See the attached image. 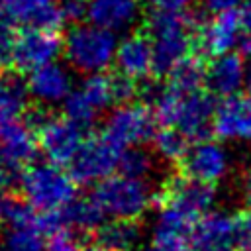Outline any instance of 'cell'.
Wrapping results in <instances>:
<instances>
[{"label": "cell", "instance_id": "8", "mask_svg": "<svg viewBox=\"0 0 251 251\" xmlns=\"http://www.w3.org/2000/svg\"><path fill=\"white\" fill-rule=\"evenodd\" d=\"M116 102L118 98L114 88V76L106 73H96V75H84L80 84L75 86L73 92L63 102V108H65V116H69L80 127L88 129L98 120V116Z\"/></svg>", "mask_w": 251, "mask_h": 251}, {"label": "cell", "instance_id": "11", "mask_svg": "<svg viewBox=\"0 0 251 251\" xmlns=\"http://www.w3.org/2000/svg\"><path fill=\"white\" fill-rule=\"evenodd\" d=\"M63 53V39L57 29L49 27H24L16 39L14 67L18 71L29 73L37 67L57 61Z\"/></svg>", "mask_w": 251, "mask_h": 251}, {"label": "cell", "instance_id": "1", "mask_svg": "<svg viewBox=\"0 0 251 251\" xmlns=\"http://www.w3.org/2000/svg\"><path fill=\"white\" fill-rule=\"evenodd\" d=\"M216 104L208 90L180 92L165 84L153 96V112L161 126H173L180 129L190 141L208 137L212 131Z\"/></svg>", "mask_w": 251, "mask_h": 251}, {"label": "cell", "instance_id": "37", "mask_svg": "<svg viewBox=\"0 0 251 251\" xmlns=\"http://www.w3.org/2000/svg\"><path fill=\"white\" fill-rule=\"evenodd\" d=\"M237 10H239V16H241L243 27L245 29H251V0H243Z\"/></svg>", "mask_w": 251, "mask_h": 251}, {"label": "cell", "instance_id": "6", "mask_svg": "<svg viewBox=\"0 0 251 251\" xmlns=\"http://www.w3.org/2000/svg\"><path fill=\"white\" fill-rule=\"evenodd\" d=\"M4 233L0 251H47V212L35 210L25 200H10L2 214Z\"/></svg>", "mask_w": 251, "mask_h": 251}, {"label": "cell", "instance_id": "16", "mask_svg": "<svg viewBox=\"0 0 251 251\" xmlns=\"http://www.w3.org/2000/svg\"><path fill=\"white\" fill-rule=\"evenodd\" d=\"M25 84H27L29 96L41 106L63 104L75 88L71 71L57 61L29 71Z\"/></svg>", "mask_w": 251, "mask_h": 251}, {"label": "cell", "instance_id": "4", "mask_svg": "<svg viewBox=\"0 0 251 251\" xmlns=\"http://www.w3.org/2000/svg\"><path fill=\"white\" fill-rule=\"evenodd\" d=\"M118 37L114 31L92 24H75L65 39H63V55L67 63L82 73V75H96L106 73L116 63V49Z\"/></svg>", "mask_w": 251, "mask_h": 251}, {"label": "cell", "instance_id": "35", "mask_svg": "<svg viewBox=\"0 0 251 251\" xmlns=\"http://www.w3.org/2000/svg\"><path fill=\"white\" fill-rule=\"evenodd\" d=\"M243 0H202V6L210 12V14H218V12H227V10H237L241 6Z\"/></svg>", "mask_w": 251, "mask_h": 251}, {"label": "cell", "instance_id": "31", "mask_svg": "<svg viewBox=\"0 0 251 251\" xmlns=\"http://www.w3.org/2000/svg\"><path fill=\"white\" fill-rule=\"evenodd\" d=\"M47 251H96V247L84 245L82 241H78V237L73 233V229L65 227L49 237Z\"/></svg>", "mask_w": 251, "mask_h": 251}, {"label": "cell", "instance_id": "24", "mask_svg": "<svg viewBox=\"0 0 251 251\" xmlns=\"http://www.w3.org/2000/svg\"><path fill=\"white\" fill-rule=\"evenodd\" d=\"M141 229L135 220L112 218V222H104L94 231V247L96 251H133L139 243Z\"/></svg>", "mask_w": 251, "mask_h": 251}, {"label": "cell", "instance_id": "40", "mask_svg": "<svg viewBox=\"0 0 251 251\" xmlns=\"http://www.w3.org/2000/svg\"><path fill=\"white\" fill-rule=\"evenodd\" d=\"M8 198H6V188L0 186V220H2V214H4V206H6Z\"/></svg>", "mask_w": 251, "mask_h": 251}, {"label": "cell", "instance_id": "25", "mask_svg": "<svg viewBox=\"0 0 251 251\" xmlns=\"http://www.w3.org/2000/svg\"><path fill=\"white\" fill-rule=\"evenodd\" d=\"M27 84L16 76H0V137L27 108Z\"/></svg>", "mask_w": 251, "mask_h": 251}, {"label": "cell", "instance_id": "17", "mask_svg": "<svg viewBox=\"0 0 251 251\" xmlns=\"http://www.w3.org/2000/svg\"><path fill=\"white\" fill-rule=\"evenodd\" d=\"M116 69L118 73L133 78L145 80L155 73V51L149 33L129 31L118 41L116 49Z\"/></svg>", "mask_w": 251, "mask_h": 251}, {"label": "cell", "instance_id": "26", "mask_svg": "<svg viewBox=\"0 0 251 251\" xmlns=\"http://www.w3.org/2000/svg\"><path fill=\"white\" fill-rule=\"evenodd\" d=\"M63 220L73 231H96L104 224V210L94 196L75 198L67 208L61 210Z\"/></svg>", "mask_w": 251, "mask_h": 251}, {"label": "cell", "instance_id": "22", "mask_svg": "<svg viewBox=\"0 0 251 251\" xmlns=\"http://www.w3.org/2000/svg\"><path fill=\"white\" fill-rule=\"evenodd\" d=\"M190 245L194 251H235L233 216L226 212H206L194 224Z\"/></svg>", "mask_w": 251, "mask_h": 251}, {"label": "cell", "instance_id": "7", "mask_svg": "<svg viewBox=\"0 0 251 251\" xmlns=\"http://www.w3.org/2000/svg\"><path fill=\"white\" fill-rule=\"evenodd\" d=\"M157 126L159 122L153 108L129 100L110 110L102 124V135L120 151H124L151 141L157 133Z\"/></svg>", "mask_w": 251, "mask_h": 251}, {"label": "cell", "instance_id": "34", "mask_svg": "<svg viewBox=\"0 0 251 251\" xmlns=\"http://www.w3.org/2000/svg\"><path fill=\"white\" fill-rule=\"evenodd\" d=\"M196 0H151L153 10L169 12V14H188Z\"/></svg>", "mask_w": 251, "mask_h": 251}, {"label": "cell", "instance_id": "39", "mask_svg": "<svg viewBox=\"0 0 251 251\" xmlns=\"http://www.w3.org/2000/svg\"><path fill=\"white\" fill-rule=\"evenodd\" d=\"M247 96H251V65H247V73H245V84H243Z\"/></svg>", "mask_w": 251, "mask_h": 251}, {"label": "cell", "instance_id": "42", "mask_svg": "<svg viewBox=\"0 0 251 251\" xmlns=\"http://www.w3.org/2000/svg\"><path fill=\"white\" fill-rule=\"evenodd\" d=\"M186 251H190V249H186ZM192 251H194V249H192Z\"/></svg>", "mask_w": 251, "mask_h": 251}, {"label": "cell", "instance_id": "9", "mask_svg": "<svg viewBox=\"0 0 251 251\" xmlns=\"http://www.w3.org/2000/svg\"><path fill=\"white\" fill-rule=\"evenodd\" d=\"M37 131L41 153L57 165H71L84 143V127L69 116H33L29 122Z\"/></svg>", "mask_w": 251, "mask_h": 251}, {"label": "cell", "instance_id": "20", "mask_svg": "<svg viewBox=\"0 0 251 251\" xmlns=\"http://www.w3.org/2000/svg\"><path fill=\"white\" fill-rule=\"evenodd\" d=\"M37 149H39V141L35 127L20 120L12 124L0 137V159L14 173H22L25 167L35 163Z\"/></svg>", "mask_w": 251, "mask_h": 251}, {"label": "cell", "instance_id": "23", "mask_svg": "<svg viewBox=\"0 0 251 251\" xmlns=\"http://www.w3.org/2000/svg\"><path fill=\"white\" fill-rule=\"evenodd\" d=\"M139 14V0H90L88 6V20L114 33L129 31Z\"/></svg>", "mask_w": 251, "mask_h": 251}, {"label": "cell", "instance_id": "12", "mask_svg": "<svg viewBox=\"0 0 251 251\" xmlns=\"http://www.w3.org/2000/svg\"><path fill=\"white\" fill-rule=\"evenodd\" d=\"M180 169L184 176L216 184L227 175L229 155L220 139L204 137L190 143L186 155L180 161Z\"/></svg>", "mask_w": 251, "mask_h": 251}, {"label": "cell", "instance_id": "3", "mask_svg": "<svg viewBox=\"0 0 251 251\" xmlns=\"http://www.w3.org/2000/svg\"><path fill=\"white\" fill-rule=\"evenodd\" d=\"M76 180L71 171L53 161L31 163L20 173V190L27 204L39 212H59L76 198Z\"/></svg>", "mask_w": 251, "mask_h": 251}, {"label": "cell", "instance_id": "19", "mask_svg": "<svg viewBox=\"0 0 251 251\" xmlns=\"http://www.w3.org/2000/svg\"><path fill=\"white\" fill-rule=\"evenodd\" d=\"M196 220L198 218H192L190 214L175 206L163 204L153 224L151 243L167 251H186L192 239Z\"/></svg>", "mask_w": 251, "mask_h": 251}, {"label": "cell", "instance_id": "14", "mask_svg": "<svg viewBox=\"0 0 251 251\" xmlns=\"http://www.w3.org/2000/svg\"><path fill=\"white\" fill-rule=\"evenodd\" d=\"M212 133L220 141L251 143V96L220 98L212 118Z\"/></svg>", "mask_w": 251, "mask_h": 251}, {"label": "cell", "instance_id": "38", "mask_svg": "<svg viewBox=\"0 0 251 251\" xmlns=\"http://www.w3.org/2000/svg\"><path fill=\"white\" fill-rule=\"evenodd\" d=\"M243 196H245L247 206L251 208V173L245 176V182H243Z\"/></svg>", "mask_w": 251, "mask_h": 251}, {"label": "cell", "instance_id": "27", "mask_svg": "<svg viewBox=\"0 0 251 251\" xmlns=\"http://www.w3.org/2000/svg\"><path fill=\"white\" fill-rule=\"evenodd\" d=\"M204 71L206 67L200 63V59L188 55L167 73V84L180 92L198 90L204 84Z\"/></svg>", "mask_w": 251, "mask_h": 251}, {"label": "cell", "instance_id": "28", "mask_svg": "<svg viewBox=\"0 0 251 251\" xmlns=\"http://www.w3.org/2000/svg\"><path fill=\"white\" fill-rule=\"evenodd\" d=\"M190 139L176 127L173 126H163V129H159L153 135V147L155 153L169 161V163H180L182 157L186 155L188 147H190Z\"/></svg>", "mask_w": 251, "mask_h": 251}, {"label": "cell", "instance_id": "15", "mask_svg": "<svg viewBox=\"0 0 251 251\" xmlns=\"http://www.w3.org/2000/svg\"><path fill=\"white\" fill-rule=\"evenodd\" d=\"M241 33H243V22L239 10L218 12L212 14L208 22L198 25L196 45L202 49V53L210 57H218L237 49Z\"/></svg>", "mask_w": 251, "mask_h": 251}, {"label": "cell", "instance_id": "41", "mask_svg": "<svg viewBox=\"0 0 251 251\" xmlns=\"http://www.w3.org/2000/svg\"><path fill=\"white\" fill-rule=\"evenodd\" d=\"M0 14H2V0H0Z\"/></svg>", "mask_w": 251, "mask_h": 251}, {"label": "cell", "instance_id": "29", "mask_svg": "<svg viewBox=\"0 0 251 251\" xmlns=\"http://www.w3.org/2000/svg\"><path fill=\"white\" fill-rule=\"evenodd\" d=\"M118 171L133 178H147L153 171V157L139 147H129L120 153Z\"/></svg>", "mask_w": 251, "mask_h": 251}, {"label": "cell", "instance_id": "5", "mask_svg": "<svg viewBox=\"0 0 251 251\" xmlns=\"http://www.w3.org/2000/svg\"><path fill=\"white\" fill-rule=\"evenodd\" d=\"M92 196L110 218L137 220L155 202L157 192L149 186L147 178H133L127 175H110L96 184Z\"/></svg>", "mask_w": 251, "mask_h": 251}, {"label": "cell", "instance_id": "18", "mask_svg": "<svg viewBox=\"0 0 251 251\" xmlns=\"http://www.w3.org/2000/svg\"><path fill=\"white\" fill-rule=\"evenodd\" d=\"M245 73L247 65L237 51L212 57L204 71V88L218 98L239 94L245 84Z\"/></svg>", "mask_w": 251, "mask_h": 251}, {"label": "cell", "instance_id": "33", "mask_svg": "<svg viewBox=\"0 0 251 251\" xmlns=\"http://www.w3.org/2000/svg\"><path fill=\"white\" fill-rule=\"evenodd\" d=\"M88 6L90 0H57V8L63 14L65 22H75V24L88 18Z\"/></svg>", "mask_w": 251, "mask_h": 251}, {"label": "cell", "instance_id": "13", "mask_svg": "<svg viewBox=\"0 0 251 251\" xmlns=\"http://www.w3.org/2000/svg\"><path fill=\"white\" fill-rule=\"evenodd\" d=\"M157 200L161 206L169 204V206H175L190 214L192 218H200L212 210L214 200H216V190H214V184L182 175L178 178L169 180L163 186V190L155 196V202Z\"/></svg>", "mask_w": 251, "mask_h": 251}, {"label": "cell", "instance_id": "2", "mask_svg": "<svg viewBox=\"0 0 251 251\" xmlns=\"http://www.w3.org/2000/svg\"><path fill=\"white\" fill-rule=\"evenodd\" d=\"M198 24L190 14H169L153 10L147 18V33L155 51V73L167 75L186 59L196 45Z\"/></svg>", "mask_w": 251, "mask_h": 251}, {"label": "cell", "instance_id": "21", "mask_svg": "<svg viewBox=\"0 0 251 251\" xmlns=\"http://www.w3.org/2000/svg\"><path fill=\"white\" fill-rule=\"evenodd\" d=\"M2 16L22 27H49L57 29L65 24L57 8V0H2Z\"/></svg>", "mask_w": 251, "mask_h": 251}, {"label": "cell", "instance_id": "36", "mask_svg": "<svg viewBox=\"0 0 251 251\" xmlns=\"http://www.w3.org/2000/svg\"><path fill=\"white\" fill-rule=\"evenodd\" d=\"M237 53L241 57H249L251 59V29L243 27V33H241L239 43H237Z\"/></svg>", "mask_w": 251, "mask_h": 251}, {"label": "cell", "instance_id": "30", "mask_svg": "<svg viewBox=\"0 0 251 251\" xmlns=\"http://www.w3.org/2000/svg\"><path fill=\"white\" fill-rule=\"evenodd\" d=\"M233 245L235 251H251V208L233 214Z\"/></svg>", "mask_w": 251, "mask_h": 251}, {"label": "cell", "instance_id": "32", "mask_svg": "<svg viewBox=\"0 0 251 251\" xmlns=\"http://www.w3.org/2000/svg\"><path fill=\"white\" fill-rule=\"evenodd\" d=\"M16 39H18V31L14 29V24L2 22L0 24V69L14 65Z\"/></svg>", "mask_w": 251, "mask_h": 251}, {"label": "cell", "instance_id": "10", "mask_svg": "<svg viewBox=\"0 0 251 251\" xmlns=\"http://www.w3.org/2000/svg\"><path fill=\"white\" fill-rule=\"evenodd\" d=\"M120 153L122 151L102 133L86 137L71 161V175L78 184H98L118 171Z\"/></svg>", "mask_w": 251, "mask_h": 251}]
</instances>
